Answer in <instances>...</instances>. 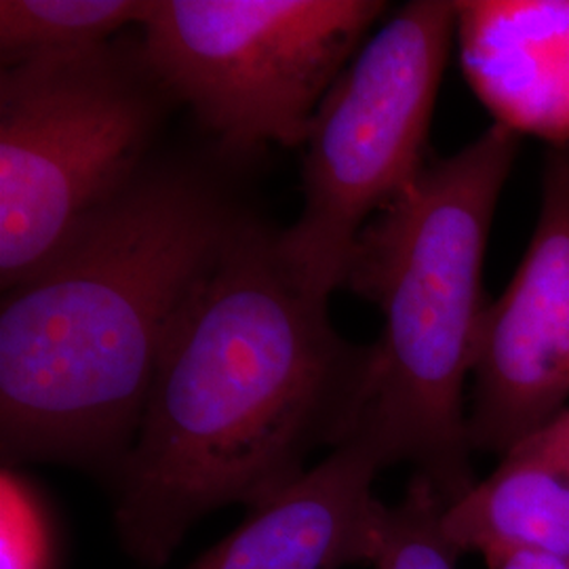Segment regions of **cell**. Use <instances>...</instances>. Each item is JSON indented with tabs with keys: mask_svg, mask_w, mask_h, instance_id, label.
<instances>
[{
	"mask_svg": "<svg viewBox=\"0 0 569 569\" xmlns=\"http://www.w3.org/2000/svg\"><path fill=\"white\" fill-rule=\"evenodd\" d=\"M369 366L371 346L333 329L279 230L249 218L183 306L110 479L124 550L161 568L207 512L279 498L315 449L350 439Z\"/></svg>",
	"mask_w": 569,
	"mask_h": 569,
	"instance_id": "6da1fadb",
	"label": "cell"
},
{
	"mask_svg": "<svg viewBox=\"0 0 569 569\" xmlns=\"http://www.w3.org/2000/svg\"><path fill=\"white\" fill-rule=\"evenodd\" d=\"M251 216L194 164L150 163L0 308V453L106 475L167 338Z\"/></svg>",
	"mask_w": 569,
	"mask_h": 569,
	"instance_id": "7a4b0ae2",
	"label": "cell"
},
{
	"mask_svg": "<svg viewBox=\"0 0 569 569\" xmlns=\"http://www.w3.org/2000/svg\"><path fill=\"white\" fill-rule=\"evenodd\" d=\"M517 150L519 136L493 122L428 163L361 230L342 283L385 319L350 439L382 468L411 465L448 507L477 483L465 392L489 306V230Z\"/></svg>",
	"mask_w": 569,
	"mask_h": 569,
	"instance_id": "3957f363",
	"label": "cell"
},
{
	"mask_svg": "<svg viewBox=\"0 0 569 569\" xmlns=\"http://www.w3.org/2000/svg\"><path fill=\"white\" fill-rule=\"evenodd\" d=\"M167 102L140 41L2 68V293L32 279L136 182Z\"/></svg>",
	"mask_w": 569,
	"mask_h": 569,
	"instance_id": "277c9868",
	"label": "cell"
},
{
	"mask_svg": "<svg viewBox=\"0 0 569 569\" xmlns=\"http://www.w3.org/2000/svg\"><path fill=\"white\" fill-rule=\"evenodd\" d=\"M378 0H150L143 58L228 157L305 146L331 84L387 13Z\"/></svg>",
	"mask_w": 569,
	"mask_h": 569,
	"instance_id": "5b68a950",
	"label": "cell"
},
{
	"mask_svg": "<svg viewBox=\"0 0 569 569\" xmlns=\"http://www.w3.org/2000/svg\"><path fill=\"white\" fill-rule=\"evenodd\" d=\"M456 39V2H407L331 84L306 140L305 204L279 230L284 260L329 298L345 283L371 218L427 169L441 77Z\"/></svg>",
	"mask_w": 569,
	"mask_h": 569,
	"instance_id": "8992f818",
	"label": "cell"
},
{
	"mask_svg": "<svg viewBox=\"0 0 569 569\" xmlns=\"http://www.w3.org/2000/svg\"><path fill=\"white\" fill-rule=\"evenodd\" d=\"M569 407V143L550 148L542 204L507 291L489 302L472 367L468 441L505 456Z\"/></svg>",
	"mask_w": 569,
	"mask_h": 569,
	"instance_id": "52a82bcc",
	"label": "cell"
},
{
	"mask_svg": "<svg viewBox=\"0 0 569 569\" xmlns=\"http://www.w3.org/2000/svg\"><path fill=\"white\" fill-rule=\"evenodd\" d=\"M380 470L385 468L366 443L346 441L279 498L253 510L241 528L190 569H342L371 563L387 509L371 489Z\"/></svg>",
	"mask_w": 569,
	"mask_h": 569,
	"instance_id": "ba28073f",
	"label": "cell"
},
{
	"mask_svg": "<svg viewBox=\"0 0 569 569\" xmlns=\"http://www.w3.org/2000/svg\"><path fill=\"white\" fill-rule=\"evenodd\" d=\"M456 41L496 124L569 143V0H460Z\"/></svg>",
	"mask_w": 569,
	"mask_h": 569,
	"instance_id": "9c48e42d",
	"label": "cell"
},
{
	"mask_svg": "<svg viewBox=\"0 0 569 569\" xmlns=\"http://www.w3.org/2000/svg\"><path fill=\"white\" fill-rule=\"evenodd\" d=\"M458 557L528 549L569 559V407L500 456V465L443 512Z\"/></svg>",
	"mask_w": 569,
	"mask_h": 569,
	"instance_id": "30bf717a",
	"label": "cell"
},
{
	"mask_svg": "<svg viewBox=\"0 0 569 569\" xmlns=\"http://www.w3.org/2000/svg\"><path fill=\"white\" fill-rule=\"evenodd\" d=\"M150 0H2V68L79 56L140 26Z\"/></svg>",
	"mask_w": 569,
	"mask_h": 569,
	"instance_id": "8fae6325",
	"label": "cell"
},
{
	"mask_svg": "<svg viewBox=\"0 0 569 569\" xmlns=\"http://www.w3.org/2000/svg\"><path fill=\"white\" fill-rule=\"evenodd\" d=\"M448 502L422 477L409 481L399 505L385 509L376 569H456L458 552L449 547L441 519Z\"/></svg>",
	"mask_w": 569,
	"mask_h": 569,
	"instance_id": "7c38bea8",
	"label": "cell"
},
{
	"mask_svg": "<svg viewBox=\"0 0 569 569\" xmlns=\"http://www.w3.org/2000/svg\"><path fill=\"white\" fill-rule=\"evenodd\" d=\"M53 529L39 493L16 468L0 475V569H53Z\"/></svg>",
	"mask_w": 569,
	"mask_h": 569,
	"instance_id": "4fadbf2b",
	"label": "cell"
},
{
	"mask_svg": "<svg viewBox=\"0 0 569 569\" xmlns=\"http://www.w3.org/2000/svg\"><path fill=\"white\" fill-rule=\"evenodd\" d=\"M488 569H569V559L528 549L489 550L481 555Z\"/></svg>",
	"mask_w": 569,
	"mask_h": 569,
	"instance_id": "5bb4252c",
	"label": "cell"
}]
</instances>
